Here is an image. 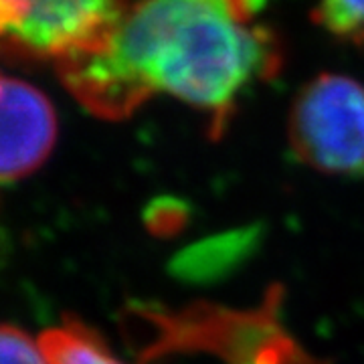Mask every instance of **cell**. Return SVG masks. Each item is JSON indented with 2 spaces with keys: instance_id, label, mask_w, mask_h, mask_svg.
Instances as JSON below:
<instances>
[{
  "instance_id": "3957f363",
  "label": "cell",
  "mask_w": 364,
  "mask_h": 364,
  "mask_svg": "<svg viewBox=\"0 0 364 364\" xmlns=\"http://www.w3.org/2000/svg\"><path fill=\"white\" fill-rule=\"evenodd\" d=\"M128 0H0L4 53L21 61L59 65L112 33Z\"/></svg>"
},
{
  "instance_id": "6da1fadb",
  "label": "cell",
  "mask_w": 364,
  "mask_h": 364,
  "mask_svg": "<svg viewBox=\"0 0 364 364\" xmlns=\"http://www.w3.org/2000/svg\"><path fill=\"white\" fill-rule=\"evenodd\" d=\"M267 0H136L100 45L57 65L93 116L122 119L158 93L208 116L219 136L239 97L282 67Z\"/></svg>"
},
{
  "instance_id": "8992f818",
  "label": "cell",
  "mask_w": 364,
  "mask_h": 364,
  "mask_svg": "<svg viewBox=\"0 0 364 364\" xmlns=\"http://www.w3.org/2000/svg\"><path fill=\"white\" fill-rule=\"evenodd\" d=\"M39 344L49 364H122L95 330L73 318L45 330Z\"/></svg>"
},
{
  "instance_id": "5b68a950",
  "label": "cell",
  "mask_w": 364,
  "mask_h": 364,
  "mask_svg": "<svg viewBox=\"0 0 364 364\" xmlns=\"http://www.w3.org/2000/svg\"><path fill=\"white\" fill-rule=\"evenodd\" d=\"M259 229H239L231 233H223L198 241L195 245L186 247L172 261V272L176 277L196 284L215 282L223 275L231 273L247 259L257 247Z\"/></svg>"
},
{
  "instance_id": "ba28073f",
  "label": "cell",
  "mask_w": 364,
  "mask_h": 364,
  "mask_svg": "<svg viewBox=\"0 0 364 364\" xmlns=\"http://www.w3.org/2000/svg\"><path fill=\"white\" fill-rule=\"evenodd\" d=\"M0 364H49L39 340H33L25 330L4 324L0 334Z\"/></svg>"
},
{
  "instance_id": "9c48e42d",
  "label": "cell",
  "mask_w": 364,
  "mask_h": 364,
  "mask_svg": "<svg viewBox=\"0 0 364 364\" xmlns=\"http://www.w3.org/2000/svg\"><path fill=\"white\" fill-rule=\"evenodd\" d=\"M188 210L176 198H158L146 210V223L152 233L168 237L176 233L186 221Z\"/></svg>"
},
{
  "instance_id": "277c9868",
  "label": "cell",
  "mask_w": 364,
  "mask_h": 364,
  "mask_svg": "<svg viewBox=\"0 0 364 364\" xmlns=\"http://www.w3.org/2000/svg\"><path fill=\"white\" fill-rule=\"evenodd\" d=\"M0 176L16 182L39 168L57 138V117L47 95L18 77L0 85Z\"/></svg>"
},
{
  "instance_id": "7a4b0ae2",
  "label": "cell",
  "mask_w": 364,
  "mask_h": 364,
  "mask_svg": "<svg viewBox=\"0 0 364 364\" xmlns=\"http://www.w3.org/2000/svg\"><path fill=\"white\" fill-rule=\"evenodd\" d=\"M289 144L308 166L338 176H364V87L322 73L306 83L289 114Z\"/></svg>"
},
{
  "instance_id": "52a82bcc",
  "label": "cell",
  "mask_w": 364,
  "mask_h": 364,
  "mask_svg": "<svg viewBox=\"0 0 364 364\" xmlns=\"http://www.w3.org/2000/svg\"><path fill=\"white\" fill-rule=\"evenodd\" d=\"M312 18L336 39L364 43V0H318Z\"/></svg>"
}]
</instances>
